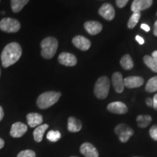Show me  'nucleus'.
I'll use <instances>...</instances> for the list:
<instances>
[{"label": "nucleus", "instance_id": "nucleus-1", "mask_svg": "<svg viewBox=\"0 0 157 157\" xmlns=\"http://www.w3.org/2000/svg\"><path fill=\"white\" fill-rule=\"evenodd\" d=\"M22 56V48L17 42H11L7 44L1 54L2 65L4 68L15 64Z\"/></svg>", "mask_w": 157, "mask_h": 157}, {"label": "nucleus", "instance_id": "nucleus-2", "mask_svg": "<svg viewBox=\"0 0 157 157\" xmlns=\"http://www.w3.org/2000/svg\"><path fill=\"white\" fill-rule=\"evenodd\" d=\"M61 93L59 92L49 91L41 94L36 100L37 106L41 109H48L59 101Z\"/></svg>", "mask_w": 157, "mask_h": 157}, {"label": "nucleus", "instance_id": "nucleus-3", "mask_svg": "<svg viewBox=\"0 0 157 157\" xmlns=\"http://www.w3.org/2000/svg\"><path fill=\"white\" fill-rule=\"evenodd\" d=\"M58 47V42L56 38L52 36L47 37L41 42L42 52L41 55L43 58L50 59L56 55Z\"/></svg>", "mask_w": 157, "mask_h": 157}, {"label": "nucleus", "instance_id": "nucleus-4", "mask_svg": "<svg viewBox=\"0 0 157 157\" xmlns=\"http://www.w3.org/2000/svg\"><path fill=\"white\" fill-rule=\"evenodd\" d=\"M110 89V80L107 76H101L96 82L94 93L98 99L103 100L107 98Z\"/></svg>", "mask_w": 157, "mask_h": 157}, {"label": "nucleus", "instance_id": "nucleus-5", "mask_svg": "<svg viewBox=\"0 0 157 157\" xmlns=\"http://www.w3.org/2000/svg\"><path fill=\"white\" fill-rule=\"evenodd\" d=\"M0 29L6 33H16L21 29V23L16 19L4 17L0 21Z\"/></svg>", "mask_w": 157, "mask_h": 157}, {"label": "nucleus", "instance_id": "nucleus-6", "mask_svg": "<svg viewBox=\"0 0 157 157\" xmlns=\"http://www.w3.org/2000/svg\"><path fill=\"white\" fill-rule=\"evenodd\" d=\"M115 133L118 135L121 142L126 143L134 134V131L125 124H119L115 128Z\"/></svg>", "mask_w": 157, "mask_h": 157}, {"label": "nucleus", "instance_id": "nucleus-7", "mask_svg": "<svg viewBox=\"0 0 157 157\" xmlns=\"http://www.w3.org/2000/svg\"><path fill=\"white\" fill-rule=\"evenodd\" d=\"M99 14L107 21H112L115 17V10L113 6L109 3H105L98 10Z\"/></svg>", "mask_w": 157, "mask_h": 157}, {"label": "nucleus", "instance_id": "nucleus-8", "mask_svg": "<svg viewBox=\"0 0 157 157\" xmlns=\"http://www.w3.org/2000/svg\"><path fill=\"white\" fill-rule=\"evenodd\" d=\"M108 111L117 114H124L128 111V108L122 102L116 101L109 103L107 106Z\"/></svg>", "mask_w": 157, "mask_h": 157}, {"label": "nucleus", "instance_id": "nucleus-9", "mask_svg": "<svg viewBox=\"0 0 157 157\" xmlns=\"http://www.w3.org/2000/svg\"><path fill=\"white\" fill-rule=\"evenodd\" d=\"M27 129H28L27 125H25V124L22 122L17 121V122H15L12 125L10 135L13 137H15V138L21 137L27 132Z\"/></svg>", "mask_w": 157, "mask_h": 157}, {"label": "nucleus", "instance_id": "nucleus-10", "mask_svg": "<svg viewBox=\"0 0 157 157\" xmlns=\"http://www.w3.org/2000/svg\"><path fill=\"white\" fill-rule=\"evenodd\" d=\"M58 62L66 66H74L77 63V59L73 54L62 52L58 56Z\"/></svg>", "mask_w": 157, "mask_h": 157}, {"label": "nucleus", "instance_id": "nucleus-11", "mask_svg": "<svg viewBox=\"0 0 157 157\" xmlns=\"http://www.w3.org/2000/svg\"><path fill=\"white\" fill-rule=\"evenodd\" d=\"M72 43L74 46L82 51H87L91 46V42L89 39L82 36H76L72 39Z\"/></svg>", "mask_w": 157, "mask_h": 157}, {"label": "nucleus", "instance_id": "nucleus-12", "mask_svg": "<svg viewBox=\"0 0 157 157\" xmlns=\"http://www.w3.org/2000/svg\"><path fill=\"white\" fill-rule=\"evenodd\" d=\"M80 152L85 157H98L99 154L97 148L90 143H84L80 147Z\"/></svg>", "mask_w": 157, "mask_h": 157}, {"label": "nucleus", "instance_id": "nucleus-13", "mask_svg": "<svg viewBox=\"0 0 157 157\" xmlns=\"http://www.w3.org/2000/svg\"><path fill=\"white\" fill-rule=\"evenodd\" d=\"M153 4V0H134L131 6V10L133 13L140 12L148 9Z\"/></svg>", "mask_w": 157, "mask_h": 157}, {"label": "nucleus", "instance_id": "nucleus-14", "mask_svg": "<svg viewBox=\"0 0 157 157\" xmlns=\"http://www.w3.org/2000/svg\"><path fill=\"white\" fill-rule=\"evenodd\" d=\"M143 83H144V79L140 76H128L124 79V87L129 89L140 87Z\"/></svg>", "mask_w": 157, "mask_h": 157}, {"label": "nucleus", "instance_id": "nucleus-15", "mask_svg": "<svg viewBox=\"0 0 157 157\" xmlns=\"http://www.w3.org/2000/svg\"><path fill=\"white\" fill-rule=\"evenodd\" d=\"M84 29L91 35H96L99 34L102 31L103 29V25L101 23L98 22V21H87L84 25Z\"/></svg>", "mask_w": 157, "mask_h": 157}, {"label": "nucleus", "instance_id": "nucleus-16", "mask_svg": "<svg viewBox=\"0 0 157 157\" xmlns=\"http://www.w3.org/2000/svg\"><path fill=\"white\" fill-rule=\"evenodd\" d=\"M112 83L116 92L118 93H121L124 89V79L121 73L115 72L112 75Z\"/></svg>", "mask_w": 157, "mask_h": 157}, {"label": "nucleus", "instance_id": "nucleus-17", "mask_svg": "<svg viewBox=\"0 0 157 157\" xmlns=\"http://www.w3.org/2000/svg\"><path fill=\"white\" fill-rule=\"evenodd\" d=\"M27 122L30 127H36L42 124L43 117L38 113H30L26 116Z\"/></svg>", "mask_w": 157, "mask_h": 157}, {"label": "nucleus", "instance_id": "nucleus-18", "mask_svg": "<svg viewBox=\"0 0 157 157\" xmlns=\"http://www.w3.org/2000/svg\"><path fill=\"white\" fill-rule=\"evenodd\" d=\"M82 124L79 119L70 117L68 119V130L71 132H77L81 130Z\"/></svg>", "mask_w": 157, "mask_h": 157}, {"label": "nucleus", "instance_id": "nucleus-19", "mask_svg": "<svg viewBox=\"0 0 157 157\" xmlns=\"http://www.w3.org/2000/svg\"><path fill=\"white\" fill-rule=\"evenodd\" d=\"M49 125L47 124H41L39 126L36 127V128L34 129V140L37 143H40L43 140V136H44V132H46L47 129H48Z\"/></svg>", "mask_w": 157, "mask_h": 157}, {"label": "nucleus", "instance_id": "nucleus-20", "mask_svg": "<svg viewBox=\"0 0 157 157\" xmlns=\"http://www.w3.org/2000/svg\"><path fill=\"white\" fill-rule=\"evenodd\" d=\"M11 8L14 13H19L29 3V0H10Z\"/></svg>", "mask_w": 157, "mask_h": 157}, {"label": "nucleus", "instance_id": "nucleus-21", "mask_svg": "<svg viewBox=\"0 0 157 157\" xmlns=\"http://www.w3.org/2000/svg\"><path fill=\"white\" fill-rule=\"evenodd\" d=\"M136 120L139 127L146 128L151 122L152 118L149 115H139L137 116Z\"/></svg>", "mask_w": 157, "mask_h": 157}, {"label": "nucleus", "instance_id": "nucleus-22", "mask_svg": "<svg viewBox=\"0 0 157 157\" xmlns=\"http://www.w3.org/2000/svg\"><path fill=\"white\" fill-rule=\"evenodd\" d=\"M120 64L124 69L130 70L134 66V63L129 55H124L120 60Z\"/></svg>", "mask_w": 157, "mask_h": 157}, {"label": "nucleus", "instance_id": "nucleus-23", "mask_svg": "<svg viewBox=\"0 0 157 157\" xmlns=\"http://www.w3.org/2000/svg\"><path fill=\"white\" fill-rule=\"evenodd\" d=\"M143 61L151 70L157 73V60H155L152 56H145L143 58Z\"/></svg>", "mask_w": 157, "mask_h": 157}, {"label": "nucleus", "instance_id": "nucleus-24", "mask_svg": "<svg viewBox=\"0 0 157 157\" xmlns=\"http://www.w3.org/2000/svg\"><path fill=\"white\" fill-rule=\"evenodd\" d=\"M141 14L140 12H135V13H133V14L131 15L130 18H129L128 23H127V27L129 29H132L135 28V25L137 24L140 18Z\"/></svg>", "mask_w": 157, "mask_h": 157}, {"label": "nucleus", "instance_id": "nucleus-25", "mask_svg": "<svg viewBox=\"0 0 157 157\" xmlns=\"http://www.w3.org/2000/svg\"><path fill=\"white\" fill-rule=\"evenodd\" d=\"M146 90L148 93H154L157 91V76L148 80L146 85Z\"/></svg>", "mask_w": 157, "mask_h": 157}, {"label": "nucleus", "instance_id": "nucleus-26", "mask_svg": "<svg viewBox=\"0 0 157 157\" xmlns=\"http://www.w3.org/2000/svg\"><path fill=\"white\" fill-rule=\"evenodd\" d=\"M60 137H61V135L59 131L50 130L47 134V138L51 142H57L59 139H60Z\"/></svg>", "mask_w": 157, "mask_h": 157}, {"label": "nucleus", "instance_id": "nucleus-27", "mask_svg": "<svg viewBox=\"0 0 157 157\" xmlns=\"http://www.w3.org/2000/svg\"><path fill=\"white\" fill-rule=\"evenodd\" d=\"M17 157H36V153L32 150H24L20 152Z\"/></svg>", "mask_w": 157, "mask_h": 157}, {"label": "nucleus", "instance_id": "nucleus-28", "mask_svg": "<svg viewBox=\"0 0 157 157\" xmlns=\"http://www.w3.org/2000/svg\"><path fill=\"white\" fill-rule=\"evenodd\" d=\"M151 137L153 140L157 141V124H154L151 127L150 130H149Z\"/></svg>", "mask_w": 157, "mask_h": 157}, {"label": "nucleus", "instance_id": "nucleus-29", "mask_svg": "<svg viewBox=\"0 0 157 157\" xmlns=\"http://www.w3.org/2000/svg\"><path fill=\"white\" fill-rule=\"evenodd\" d=\"M128 1L129 0H116V3L119 8H122L124 6H126Z\"/></svg>", "mask_w": 157, "mask_h": 157}, {"label": "nucleus", "instance_id": "nucleus-30", "mask_svg": "<svg viewBox=\"0 0 157 157\" xmlns=\"http://www.w3.org/2000/svg\"><path fill=\"white\" fill-rule=\"evenodd\" d=\"M153 108L157 111V94H156L153 98Z\"/></svg>", "mask_w": 157, "mask_h": 157}, {"label": "nucleus", "instance_id": "nucleus-31", "mask_svg": "<svg viewBox=\"0 0 157 157\" xmlns=\"http://www.w3.org/2000/svg\"><path fill=\"white\" fill-rule=\"evenodd\" d=\"M135 39H136L137 42H138L140 44H144L145 41H144V39H143V37H141V36H138V35H137V36H135Z\"/></svg>", "mask_w": 157, "mask_h": 157}, {"label": "nucleus", "instance_id": "nucleus-32", "mask_svg": "<svg viewBox=\"0 0 157 157\" xmlns=\"http://www.w3.org/2000/svg\"><path fill=\"white\" fill-rule=\"evenodd\" d=\"M140 28L143 29V30H144L145 31H147V32L150 31V27H149L147 24H145V23H143V24H141Z\"/></svg>", "mask_w": 157, "mask_h": 157}, {"label": "nucleus", "instance_id": "nucleus-33", "mask_svg": "<svg viewBox=\"0 0 157 157\" xmlns=\"http://www.w3.org/2000/svg\"><path fill=\"white\" fill-rule=\"evenodd\" d=\"M146 104L147 105H148L149 107H153V99L151 98H148L146 99Z\"/></svg>", "mask_w": 157, "mask_h": 157}, {"label": "nucleus", "instance_id": "nucleus-34", "mask_svg": "<svg viewBox=\"0 0 157 157\" xmlns=\"http://www.w3.org/2000/svg\"><path fill=\"white\" fill-rule=\"evenodd\" d=\"M4 115H5V113H4V110L2 109V107L0 105V121L2 120Z\"/></svg>", "mask_w": 157, "mask_h": 157}, {"label": "nucleus", "instance_id": "nucleus-35", "mask_svg": "<svg viewBox=\"0 0 157 157\" xmlns=\"http://www.w3.org/2000/svg\"><path fill=\"white\" fill-rule=\"evenodd\" d=\"M154 34L155 36H157V21L154 23Z\"/></svg>", "mask_w": 157, "mask_h": 157}, {"label": "nucleus", "instance_id": "nucleus-36", "mask_svg": "<svg viewBox=\"0 0 157 157\" xmlns=\"http://www.w3.org/2000/svg\"><path fill=\"white\" fill-rule=\"evenodd\" d=\"M4 146H5V141H4L3 139L0 138V149L2 148Z\"/></svg>", "mask_w": 157, "mask_h": 157}, {"label": "nucleus", "instance_id": "nucleus-37", "mask_svg": "<svg viewBox=\"0 0 157 157\" xmlns=\"http://www.w3.org/2000/svg\"><path fill=\"white\" fill-rule=\"evenodd\" d=\"M152 57L155 59V60H157V50H155L152 52Z\"/></svg>", "mask_w": 157, "mask_h": 157}, {"label": "nucleus", "instance_id": "nucleus-38", "mask_svg": "<svg viewBox=\"0 0 157 157\" xmlns=\"http://www.w3.org/2000/svg\"><path fill=\"white\" fill-rule=\"evenodd\" d=\"M0 77H1V68H0Z\"/></svg>", "mask_w": 157, "mask_h": 157}, {"label": "nucleus", "instance_id": "nucleus-39", "mask_svg": "<svg viewBox=\"0 0 157 157\" xmlns=\"http://www.w3.org/2000/svg\"><path fill=\"white\" fill-rule=\"evenodd\" d=\"M70 157H77V156H70Z\"/></svg>", "mask_w": 157, "mask_h": 157}, {"label": "nucleus", "instance_id": "nucleus-40", "mask_svg": "<svg viewBox=\"0 0 157 157\" xmlns=\"http://www.w3.org/2000/svg\"><path fill=\"white\" fill-rule=\"evenodd\" d=\"M134 157H137V156H134Z\"/></svg>", "mask_w": 157, "mask_h": 157}, {"label": "nucleus", "instance_id": "nucleus-41", "mask_svg": "<svg viewBox=\"0 0 157 157\" xmlns=\"http://www.w3.org/2000/svg\"><path fill=\"white\" fill-rule=\"evenodd\" d=\"M0 2H1V0H0Z\"/></svg>", "mask_w": 157, "mask_h": 157}, {"label": "nucleus", "instance_id": "nucleus-42", "mask_svg": "<svg viewBox=\"0 0 157 157\" xmlns=\"http://www.w3.org/2000/svg\"><path fill=\"white\" fill-rule=\"evenodd\" d=\"M156 15H157V13H156Z\"/></svg>", "mask_w": 157, "mask_h": 157}]
</instances>
